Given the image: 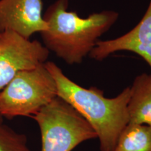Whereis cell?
Listing matches in <instances>:
<instances>
[{
  "label": "cell",
  "instance_id": "6da1fadb",
  "mask_svg": "<svg viewBox=\"0 0 151 151\" xmlns=\"http://www.w3.org/2000/svg\"><path fill=\"white\" fill-rule=\"evenodd\" d=\"M45 66L55 82L57 96L71 106L93 128L100 150L113 151L129 123V87L115 97L107 98L103 90L96 87L86 88L73 82L54 62H46Z\"/></svg>",
  "mask_w": 151,
  "mask_h": 151
},
{
  "label": "cell",
  "instance_id": "7a4b0ae2",
  "mask_svg": "<svg viewBox=\"0 0 151 151\" xmlns=\"http://www.w3.org/2000/svg\"><path fill=\"white\" fill-rule=\"evenodd\" d=\"M69 0H56L43 19L48 27L41 32L43 45L68 65H77L89 55L99 38L116 23L119 14L113 10L81 18L68 11Z\"/></svg>",
  "mask_w": 151,
  "mask_h": 151
},
{
  "label": "cell",
  "instance_id": "3957f363",
  "mask_svg": "<svg viewBox=\"0 0 151 151\" xmlns=\"http://www.w3.org/2000/svg\"><path fill=\"white\" fill-rule=\"evenodd\" d=\"M32 118L41 132V151H72L81 143L97 138L86 119L58 97Z\"/></svg>",
  "mask_w": 151,
  "mask_h": 151
},
{
  "label": "cell",
  "instance_id": "277c9868",
  "mask_svg": "<svg viewBox=\"0 0 151 151\" xmlns=\"http://www.w3.org/2000/svg\"><path fill=\"white\" fill-rule=\"evenodd\" d=\"M57 97L55 82L44 63L17 73L0 91V113L32 118Z\"/></svg>",
  "mask_w": 151,
  "mask_h": 151
},
{
  "label": "cell",
  "instance_id": "5b68a950",
  "mask_svg": "<svg viewBox=\"0 0 151 151\" xmlns=\"http://www.w3.org/2000/svg\"><path fill=\"white\" fill-rule=\"evenodd\" d=\"M49 52L38 41H30L11 31L0 33V91L20 71L47 62Z\"/></svg>",
  "mask_w": 151,
  "mask_h": 151
},
{
  "label": "cell",
  "instance_id": "8992f818",
  "mask_svg": "<svg viewBox=\"0 0 151 151\" xmlns=\"http://www.w3.org/2000/svg\"><path fill=\"white\" fill-rule=\"evenodd\" d=\"M42 0H0V31H11L26 39L48 27Z\"/></svg>",
  "mask_w": 151,
  "mask_h": 151
},
{
  "label": "cell",
  "instance_id": "52a82bcc",
  "mask_svg": "<svg viewBox=\"0 0 151 151\" xmlns=\"http://www.w3.org/2000/svg\"><path fill=\"white\" fill-rule=\"evenodd\" d=\"M119 51L138 55L151 69V0L143 18L133 29L116 39L98 41L89 56L94 60L102 61Z\"/></svg>",
  "mask_w": 151,
  "mask_h": 151
},
{
  "label": "cell",
  "instance_id": "ba28073f",
  "mask_svg": "<svg viewBox=\"0 0 151 151\" xmlns=\"http://www.w3.org/2000/svg\"><path fill=\"white\" fill-rule=\"evenodd\" d=\"M129 88V123L151 127V74L143 73L137 76Z\"/></svg>",
  "mask_w": 151,
  "mask_h": 151
},
{
  "label": "cell",
  "instance_id": "9c48e42d",
  "mask_svg": "<svg viewBox=\"0 0 151 151\" xmlns=\"http://www.w3.org/2000/svg\"><path fill=\"white\" fill-rule=\"evenodd\" d=\"M113 151H151V127L128 123Z\"/></svg>",
  "mask_w": 151,
  "mask_h": 151
},
{
  "label": "cell",
  "instance_id": "30bf717a",
  "mask_svg": "<svg viewBox=\"0 0 151 151\" xmlns=\"http://www.w3.org/2000/svg\"><path fill=\"white\" fill-rule=\"evenodd\" d=\"M0 151H31L23 134L0 124Z\"/></svg>",
  "mask_w": 151,
  "mask_h": 151
},
{
  "label": "cell",
  "instance_id": "8fae6325",
  "mask_svg": "<svg viewBox=\"0 0 151 151\" xmlns=\"http://www.w3.org/2000/svg\"><path fill=\"white\" fill-rule=\"evenodd\" d=\"M3 118H4V117L1 116V113H0V124L3 123Z\"/></svg>",
  "mask_w": 151,
  "mask_h": 151
},
{
  "label": "cell",
  "instance_id": "7c38bea8",
  "mask_svg": "<svg viewBox=\"0 0 151 151\" xmlns=\"http://www.w3.org/2000/svg\"><path fill=\"white\" fill-rule=\"evenodd\" d=\"M0 33H1V31H0Z\"/></svg>",
  "mask_w": 151,
  "mask_h": 151
}]
</instances>
